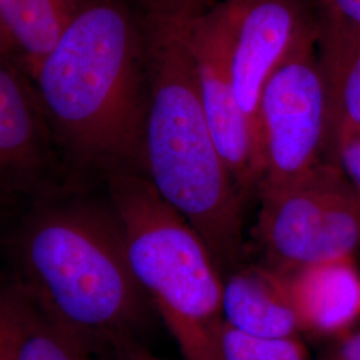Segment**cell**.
<instances>
[{
    "instance_id": "7",
    "label": "cell",
    "mask_w": 360,
    "mask_h": 360,
    "mask_svg": "<svg viewBox=\"0 0 360 360\" xmlns=\"http://www.w3.org/2000/svg\"><path fill=\"white\" fill-rule=\"evenodd\" d=\"M187 43L193 58L200 102L212 138L238 187L259 186L262 166L251 129L236 101L230 38L220 4L191 0Z\"/></svg>"
},
{
    "instance_id": "18",
    "label": "cell",
    "mask_w": 360,
    "mask_h": 360,
    "mask_svg": "<svg viewBox=\"0 0 360 360\" xmlns=\"http://www.w3.org/2000/svg\"><path fill=\"white\" fill-rule=\"evenodd\" d=\"M330 147L334 150L336 165L360 191V129L338 134L333 138Z\"/></svg>"
},
{
    "instance_id": "11",
    "label": "cell",
    "mask_w": 360,
    "mask_h": 360,
    "mask_svg": "<svg viewBox=\"0 0 360 360\" xmlns=\"http://www.w3.org/2000/svg\"><path fill=\"white\" fill-rule=\"evenodd\" d=\"M226 324L255 339L299 336L283 274L270 267H245L223 283Z\"/></svg>"
},
{
    "instance_id": "19",
    "label": "cell",
    "mask_w": 360,
    "mask_h": 360,
    "mask_svg": "<svg viewBox=\"0 0 360 360\" xmlns=\"http://www.w3.org/2000/svg\"><path fill=\"white\" fill-rule=\"evenodd\" d=\"M102 346L110 348L112 360H159L134 340L131 335H119L104 340Z\"/></svg>"
},
{
    "instance_id": "14",
    "label": "cell",
    "mask_w": 360,
    "mask_h": 360,
    "mask_svg": "<svg viewBox=\"0 0 360 360\" xmlns=\"http://www.w3.org/2000/svg\"><path fill=\"white\" fill-rule=\"evenodd\" d=\"M37 307V306H35ZM96 343L37 307V315L19 360H96Z\"/></svg>"
},
{
    "instance_id": "16",
    "label": "cell",
    "mask_w": 360,
    "mask_h": 360,
    "mask_svg": "<svg viewBox=\"0 0 360 360\" xmlns=\"http://www.w3.org/2000/svg\"><path fill=\"white\" fill-rule=\"evenodd\" d=\"M223 360H309V355L299 336L255 339L226 324Z\"/></svg>"
},
{
    "instance_id": "15",
    "label": "cell",
    "mask_w": 360,
    "mask_h": 360,
    "mask_svg": "<svg viewBox=\"0 0 360 360\" xmlns=\"http://www.w3.org/2000/svg\"><path fill=\"white\" fill-rule=\"evenodd\" d=\"M37 307L19 284L0 283V360H19Z\"/></svg>"
},
{
    "instance_id": "13",
    "label": "cell",
    "mask_w": 360,
    "mask_h": 360,
    "mask_svg": "<svg viewBox=\"0 0 360 360\" xmlns=\"http://www.w3.org/2000/svg\"><path fill=\"white\" fill-rule=\"evenodd\" d=\"M319 60L330 104V138L360 129V35L318 28Z\"/></svg>"
},
{
    "instance_id": "20",
    "label": "cell",
    "mask_w": 360,
    "mask_h": 360,
    "mask_svg": "<svg viewBox=\"0 0 360 360\" xmlns=\"http://www.w3.org/2000/svg\"><path fill=\"white\" fill-rule=\"evenodd\" d=\"M335 360H360V331L349 333L340 338V345Z\"/></svg>"
},
{
    "instance_id": "8",
    "label": "cell",
    "mask_w": 360,
    "mask_h": 360,
    "mask_svg": "<svg viewBox=\"0 0 360 360\" xmlns=\"http://www.w3.org/2000/svg\"><path fill=\"white\" fill-rule=\"evenodd\" d=\"M219 4L230 38L236 101L251 129L260 160L262 94L274 72L316 27L299 0H224Z\"/></svg>"
},
{
    "instance_id": "3",
    "label": "cell",
    "mask_w": 360,
    "mask_h": 360,
    "mask_svg": "<svg viewBox=\"0 0 360 360\" xmlns=\"http://www.w3.org/2000/svg\"><path fill=\"white\" fill-rule=\"evenodd\" d=\"M20 288L41 312L96 345L131 335L144 315L115 214L72 199L40 203L16 235Z\"/></svg>"
},
{
    "instance_id": "1",
    "label": "cell",
    "mask_w": 360,
    "mask_h": 360,
    "mask_svg": "<svg viewBox=\"0 0 360 360\" xmlns=\"http://www.w3.org/2000/svg\"><path fill=\"white\" fill-rule=\"evenodd\" d=\"M55 143L74 166L144 169L147 77L141 11L87 0L32 75Z\"/></svg>"
},
{
    "instance_id": "5",
    "label": "cell",
    "mask_w": 360,
    "mask_h": 360,
    "mask_svg": "<svg viewBox=\"0 0 360 360\" xmlns=\"http://www.w3.org/2000/svg\"><path fill=\"white\" fill-rule=\"evenodd\" d=\"M259 240L270 269L355 257L360 247V191L336 163L321 162L295 179L259 187Z\"/></svg>"
},
{
    "instance_id": "9",
    "label": "cell",
    "mask_w": 360,
    "mask_h": 360,
    "mask_svg": "<svg viewBox=\"0 0 360 360\" xmlns=\"http://www.w3.org/2000/svg\"><path fill=\"white\" fill-rule=\"evenodd\" d=\"M27 72L0 53V195L41 191L55 156L50 123Z\"/></svg>"
},
{
    "instance_id": "2",
    "label": "cell",
    "mask_w": 360,
    "mask_h": 360,
    "mask_svg": "<svg viewBox=\"0 0 360 360\" xmlns=\"http://www.w3.org/2000/svg\"><path fill=\"white\" fill-rule=\"evenodd\" d=\"M147 77L144 175L206 243L219 269L242 251L238 184L208 127L187 43L191 0H136Z\"/></svg>"
},
{
    "instance_id": "17",
    "label": "cell",
    "mask_w": 360,
    "mask_h": 360,
    "mask_svg": "<svg viewBox=\"0 0 360 360\" xmlns=\"http://www.w3.org/2000/svg\"><path fill=\"white\" fill-rule=\"evenodd\" d=\"M324 20L321 28L360 35V0H319Z\"/></svg>"
},
{
    "instance_id": "10",
    "label": "cell",
    "mask_w": 360,
    "mask_h": 360,
    "mask_svg": "<svg viewBox=\"0 0 360 360\" xmlns=\"http://www.w3.org/2000/svg\"><path fill=\"white\" fill-rule=\"evenodd\" d=\"M300 333L343 338L360 319V271L355 257L309 263L282 272Z\"/></svg>"
},
{
    "instance_id": "4",
    "label": "cell",
    "mask_w": 360,
    "mask_h": 360,
    "mask_svg": "<svg viewBox=\"0 0 360 360\" xmlns=\"http://www.w3.org/2000/svg\"><path fill=\"white\" fill-rule=\"evenodd\" d=\"M129 267L184 360H223V282L208 247L139 171L108 175Z\"/></svg>"
},
{
    "instance_id": "12",
    "label": "cell",
    "mask_w": 360,
    "mask_h": 360,
    "mask_svg": "<svg viewBox=\"0 0 360 360\" xmlns=\"http://www.w3.org/2000/svg\"><path fill=\"white\" fill-rule=\"evenodd\" d=\"M87 0H0V53L10 51L32 77Z\"/></svg>"
},
{
    "instance_id": "6",
    "label": "cell",
    "mask_w": 360,
    "mask_h": 360,
    "mask_svg": "<svg viewBox=\"0 0 360 360\" xmlns=\"http://www.w3.org/2000/svg\"><path fill=\"white\" fill-rule=\"evenodd\" d=\"M316 43L318 28L299 43L262 94L263 175L257 187L295 179L323 162L330 138V104Z\"/></svg>"
},
{
    "instance_id": "21",
    "label": "cell",
    "mask_w": 360,
    "mask_h": 360,
    "mask_svg": "<svg viewBox=\"0 0 360 360\" xmlns=\"http://www.w3.org/2000/svg\"><path fill=\"white\" fill-rule=\"evenodd\" d=\"M333 360H335V359H333Z\"/></svg>"
}]
</instances>
